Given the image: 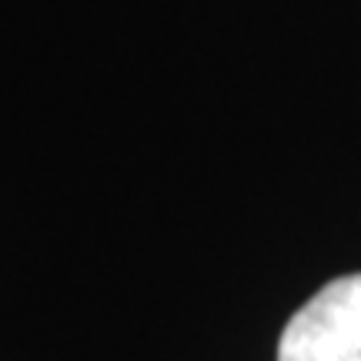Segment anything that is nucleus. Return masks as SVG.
Masks as SVG:
<instances>
[{
    "label": "nucleus",
    "instance_id": "f257e3e1",
    "mask_svg": "<svg viewBox=\"0 0 361 361\" xmlns=\"http://www.w3.org/2000/svg\"><path fill=\"white\" fill-rule=\"evenodd\" d=\"M278 361H361V271L324 284L291 314Z\"/></svg>",
    "mask_w": 361,
    "mask_h": 361
}]
</instances>
